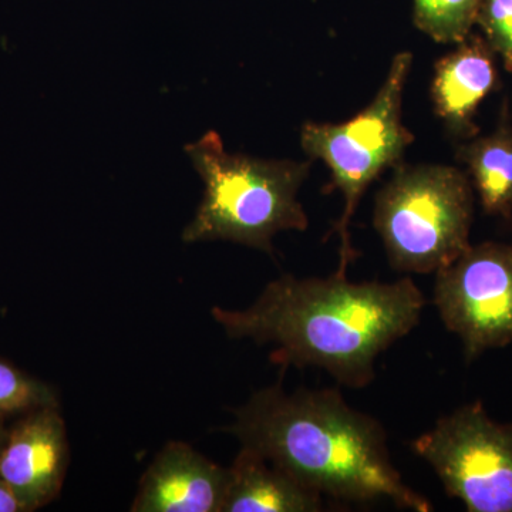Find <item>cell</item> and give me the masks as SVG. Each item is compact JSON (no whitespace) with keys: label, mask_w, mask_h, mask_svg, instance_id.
Listing matches in <instances>:
<instances>
[{"label":"cell","mask_w":512,"mask_h":512,"mask_svg":"<svg viewBox=\"0 0 512 512\" xmlns=\"http://www.w3.org/2000/svg\"><path fill=\"white\" fill-rule=\"evenodd\" d=\"M426 298L413 279L350 282L279 276L247 309L214 306L211 316L232 339L275 346L282 367H318L350 389L375 380L377 357L409 335Z\"/></svg>","instance_id":"cell-1"},{"label":"cell","mask_w":512,"mask_h":512,"mask_svg":"<svg viewBox=\"0 0 512 512\" xmlns=\"http://www.w3.org/2000/svg\"><path fill=\"white\" fill-rule=\"evenodd\" d=\"M224 430L323 497L433 511L393 466L382 424L349 406L338 390L288 393L279 380L252 394Z\"/></svg>","instance_id":"cell-2"},{"label":"cell","mask_w":512,"mask_h":512,"mask_svg":"<svg viewBox=\"0 0 512 512\" xmlns=\"http://www.w3.org/2000/svg\"><path fill=\"white\" fill-rule=\"evenodd\" d=\"M204 197L184 228L185 244L229 241L274 255L279 232L306 231L309 217L299 191L312 161L265 160L225 150L217 131L185 146Z\"/></svg>","instance_id":"cell-3"},{"label":"cell","mask_w":512,"mask_h":512,"mask_svg":"<svg viewBox=\"0 0 512 512\" xmlns=\"http://www.w3.org/2000/svg\"><path fill=\"white\" fill-rule=\"evenodd\" d=\"M474 187L451 165H396L377 192L373 225L393 269L436 274L470 247Z\"/></svg>","instance_id":"cell-4"},{"label":"cell","mask_w":512,"mask_h":512,"mask_svg":"<svg viewBox=\"0 0 512 512\" xmlns=\"http://www.w3.org/2000/svg\"><path fill=\"white\" fill-rule=\"evenodd\" d=\"M412 64V53H397L375 99L352 119L339 124L312 121L303 124V151L311 161H323L329 168L332 181L328 190H338L345 201L342 215L333 228L340 239L335 274L345 276L348 266L356 259L350 224L363 194L387 168L400 163L414 141L403 123L404 89Z\"/></svg>","instance_id":"cell-5"},{"label":"cell","mask_w":512,"mask_h":512,"mask_svg":"<svg viewBox=\"0 0 512 512\" xmlns=\"http://www.w3.org/2000/svg\"><path fill=\"white\" fill-rule=\"evenodd\" d=\"M412 448L467 511L512 512V424L491 419L483 403L440 417Z\"/></svg>","instance_id":"cell-6"},{"label":"cell","mask_w":512,"mask_h":512,"mask_svg":"<svg viewBox=\"0 0 512 512\" xmlns=\"http://www.w3.org/2000/svg\"><path fill=\"white\" fill-rule=\"evenodd\" d=\"M434 305L463 343L468 362L485 350L512 345L511 245H470L436 272Z\"/></svg>","instance_id":"cell-7"},{"label":"cell","mask_w":512,"mask_h":512,"mask_svg":"<svg viewBox=\"0 0 512 512\" xmlns=\"http://www.w3.org/2000/svg\"><path fill=\"white\" fill-rule=\"evenodd\" d=\"M69 439L59 406L22 414L0 446V477L32 512L56 500L69 467Z\"/></svg>","instance_id":"cell-8"},{"label":"cell","mask_w":512,"mask_h":512,"mask_svg":"<svg viewBox=\"0 0 512 512\" xmlns=\"http://www.w3.org/2000/svg\"><path fill=\"white\" fill-rule=\"evenodd\" d=\"M228 468L190 444L170 441L147 468L130 511L221 512Z\"/></svg>","instance_id":"cell-9"},{"label":"cell","mask_w":512,"mask_h":512,"mask_svg":"<svg viewBox=\"0 0 512 512\" xmlns=\"http://www.w3.org/2000/svg\"><path fill=\"white\" fill-rule=\"evenodd\" d=\"M495 57L484 37L471 33L434 66V113L454 136H476L478 107L497 84Z\"/></svg>","instance_id":"cell-10"},{"label":"cell","mask_w":512,"mask_h":512,"mask_svg":"<svg viewBox=\"0 0 512 512\" xmlns=\"http://www.w3.org/2000/svg\"><path fill=\"white\" fill-rule=\"evenodd\" d=\"M323 495L299 483L254 450L241 447L228 468L221 512H318Z\"/></svg>","instance_id":"cell-11"},{"label":"cell","mask_w":512,"mask_h":512,"mask_svg":"<svg viewBox=\"0 0 512 512\" xmlns=\"http://www.w3.org/2000/svg\"><path fill=\"white\" fill-rule=\"evenodd\" d=\"M467 165L471 184L480 195L484 211L508 218L512 212V130L498 127L490 136L477 138L458 151Z\"/></svg>","instance_id":"cell-12"},{"label":"cell","mask_w":512,"mask_h":512,"mask_svg":"<svg viewBox=\"0 0 512 512\" xmlns=\"http://www.w3.org/2000/svg\"><path fill=\"white\" fill-rule=\"evenodd\" d=\"M483 0H413L416 28L434 42L460 43L473 32Z\"/></svg>","instance_id":"cell-13"},{"label":"cell","mask_w":512,"mask_h":512,"mask_svg":"<svg viewBox=\"0 0 512 512\" xmlns=\"http://www.w3.org/2000/svg\"><path fill=\"white\" fill-rule=\"evenodd\" d=\"M46 406H59L55 390L0 359V413L22 416Z\"/></svg>","instance_id":"cell-14"},{"label":"cell","mask_w":512,"mask_h":512,"mask_svg":"<svg viewBox=\"0 0 512 512\" xmlns=\"http://www.w3.org/2000/svg\"><path fill=\"white\" fill-rule=\"evenodd\" d=\"M476 26L495 55L503 60L505 70L512 73V0H483Z\"/></svg>","instance_id":"cell-15"},{"label":"cell","mask_w":512,"mask_h":512,"mask_svg":"<svg viewBox=\"0 0 512 512\" xmlns=\"http://www.w3.org/2000/svg\"><path fill=\"white\" fill-rule=\"evenodd\" d=\"M0 512H25L9 485L0 477Z\"/></svg>","instance_id":"cell-16"},{"label":"cell","mask_w":512,"mask_h":512,"mask_svg":"<svg viewBox=\"0 0 512 512\" xmlns=\"http://www.w3.org/2000/svg\"><path fill=\"white\" fill-rule=\"evenodd\" d=\"M6 414L0 413V446H2L3 440H5L6 431H8V426H6Z\"/></svg>","instance_id":"cell-17"}]
</instances>
